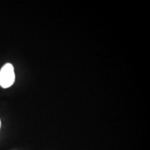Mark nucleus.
<instances>
[{"instance_id": "nucleus-1", "label": "nucleus", "mask_w": 150, "mask_h": 150, "mask_svg": "<svg viewBox=\"0 0 150 150\" xmlns=\"http://www.w3.org/2000/svg\"><path fill=\"white\" fill-rule=\"evenodd\" d=\"M16 79L14 67L11 63H6L0 70V86L8 88L14 83Z\"/></svg>"}, {"instance_id": "nucleus-2", "label": "nucleus", "mask_w": 150, "mask_h": 150, "mask_svg": "<svg viewBox=\"0 0 150 150\" xmlns=\"http://www.w3.org/2000/svg\"><path fill=\"white\" fill-rule=\"evenodd\" d=\"M0 127H1V121H0Z\"/></svg>"}]
</instances>
